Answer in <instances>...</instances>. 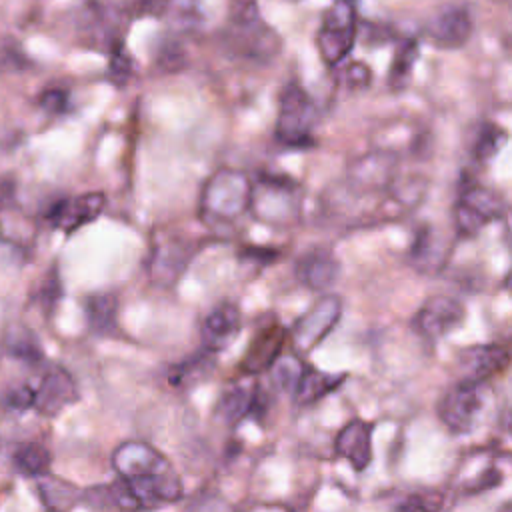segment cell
<instances>
[{
    "label": "cell",
    "mask_w": 512,
    "mask_h": 512,
    "mask_svg": "<svg viewBox=\"0 0 512 512\" xmlns=\"http://www.w3.org/2000/svg\"><path fill=\"white\" fill-rule=\"evenodd\" d=\"M510 354L500 344H478L470 346L458 356L462 380L488 382V378L500 374L508 366Z\"/></svg>",
    "instance_id": "2e32d148"
},
{
    "label": "cell",
    "mask_w": 512,
    "mask_h": 512,
    "mask_svg": "<svg viewBox=\"0 0 512 512\" xmlns=\"http://www.w3.org/2000/svg\"><path fill=\"white\" fill-rule=\"evenodd\" d=\"M84 316L92 334L110 336L116 330L118 298L112 292H92L84 298Z\"/></svg>",
    "instance_id": "603a6c76"
},
{
    "label": "cell",
    "mask_w": 512,
    "mask_h": 512,
    "mask_svg": "<svg viewBox=\"0 0 512 512\" xmlns=\"http://www.w3.org/2000/svg\"><path fill=\"white\" fill-rule=\"evenodd\" d=\"M170 8H172L174 20H178V22L194 24V20L198 18V12H196L198 0H172Z\"/></svg>",
    "instance_id": "8d00e7d4"
},
{
    "label": "cell",
    "mask_w": 512,
    "mask_h": 512,
    "mask_svg": "<svg viewBox=\"0 0 512 512\" xmlns=\"http://www.w3.org/2000/svg\"><path fill=\"white\" fill-rule=\"evenodd\" d=\"M490 388L486 382L458 380L446 390L438 404L442 424L454 434L474 432L490 408Z\"/></svg>",
    "instance_id": "7a4b0ae2"
},
{
    "label": "cell",
    "mask_w": 512,
    "mask_h": 512,
    "mask_svg": "<svg viewBox=\"0 0 512 512\" xmlns=\"http://www.w3.org/2000/svg\"><path fill=\"white\" fill-rule=\"evenodd\" d=\"M286 340L288 330L280 322L270 320L268 324L260 326L246 346V352L240 360V372L248 376H258L270 370L272 364L280 358Z\"/></svg>",
    "instance_id": "9c48e42d"
},
{
    "label": "cell",
    "mask_w": 512,
    "mask_h": 512,
    "mask_svg": "<svg viewBox=\"0 0 512 512\" xmlns=\"http://www.w3.org/2000/svg\"><path fill=\"white\" fill-rule=\"evenodd\" d=\"M338 260L324 248H314L296 260L294 274L298 282L310 290H326L338 278Z\"/></svg>",
    "instance_id": "d6986e66"
},
{
    "label": "cell",
    "mask_w": 512,
    "mask_h": 512,
    "mask_svg": "<svg viewBox=\"0 0 512 512\" xmlns=\"http://www.w3.org/2000/svg\"><path fill=\"white\" fill-rule=\"evenodd\" d=\"M36 492L46 512H70L82 498V492L76 484L52 476L50 472L36 478Z\"/></svg>",
    "instance_id": "7402d4cb"
},
{
    "label": "cell",
    "mask_w": 512,
    "mask_h": 512,
    "mask_svg": "<svg viewBox=\"0 0 512 512\" xmlns=\"http://www.w3.org/2000/svg\"><path fill=\"white\" fill-rule=\"evenodd\" d=\"M356 0H332L322 16L316 46L328 66H338L356 40Z\"/></svg>",
    "instance_id": "277c9868"
},
{
    "label": "cell",
    "mask_w": 512,
    "mask_h": 512,
    "mask_svg": "<svg viewBox=\"0 0 512 512\" xmlns=\"http://www.w3.org/2000/svg\"><path fill=\"white\" fill-rule=\"evenodd\" d=\"M508 134L496 126V124H484L478 132V138L474 142V156L478 162H488L494 154H498L502 150V146L506 144Z\"/></svg>",
    "instance_id": "f1b7e54d"
},
{
    "label": "cell",
    "mask_w": 512,
    "mask_h": 512,
    "mask_svg": "<svg viewBox=\"0 0 512 512\" xmlns=\"http://www.w3.org/2000/svg\"><path fill=\"white\" fill-rule=\"evenodd\" d=\"M316 106L308 92L296 84L288 82L278 98L276 116V140L288 148H310L314 146L312 126L316 122Z\"/></svg>",
    "instance_id": "3957f363"
},
{
    "label": "cell",
    "mask_w": 512,
    "mask_h": 512,
    "mask_svg": "<svg viewBox=\"0 0 512 512\" xmlns=\"http://www.w3.org/2000/svg\"><path fill=\"white\" fill-rule=\"evenodd\" d=\"M242 256L250 258V260H258L260 264H270L276 256H278V250L274 248H266V246H246L242 250Z\"/></svg>",
    "instance_id": "f35d334b"
},
{
    "label": "cell",
    "mask_w": 512,
    "mask_h": 512,
    "mask_svg": "<svg viewBox=\"0 0 512 512\" xmlns=\"http://www.w3.org/2000/svg\"><path fill=\"white\" fill-rule=\"evenodd\" d=\"M132 70H134V64H132V58L130 54H126L122 42H116L110 50V62H108V78L114 86L122 88L126 86V82L130 80L132 76Z\"/></svg>",
    "instance_id": "4dcf8cb0"
},
{
    "label": "cell",
    "mask_w": 512,
    "mask_h": 512,
    "mask_svg": "<svg viewBox=\"0 0 512 512\" xmlns=\"http://www.w3.org/2000/svg\"><path fill=\"white\" fill-rule=\"evenodd\" d=\"M224 504V500H220V498H206L204 502H198V506H196V510L194 512H214L218 506H222Z\"/></svg>",
    "instance_id": "ab89813d"
},
{
    "label": "cell",
    "mask_w": 512,
    "mask_h": 512,
    "mask_svg": "<svg viewBox=\"0 0 512 512\" xmlns=\"http://www.w3.org/2000/svg\"><path fill=\"white\" fill-rule=\"evenodd\" d=\"M110 462L120 478H136L172 468L162 452L140 440H126L118 444Z\"/></svg>",
    "instance_id": "7c38bea8"
},
{
    "label": "cell",
    "mask_w": 512,
    "mask_h": 512,
    "mask_svg": "<svg viewBox=\"0 0 512 512\" xmlns=\"http://www.w3.org/2000/svg\"><path fill=\"white\" fill-rule=\"evenodd\" d=\"M464 320V306L452 296H430L414 314L412 328L426 342H438Z\"/></svg>",
    "instance_id": "52a82bcc"
},
{
    "label": "cell",
    "mask_w": 512,
    "mask_h": 512,
    "mask_svg": "<svg viewBox=\"0 0 512 512\" xmlns=\"http://www.w3.org/2000/svg\"><path fill=\"white\" fill-rule=\"evenodd\" d=\"M506 210L504 198L484 186L468 184L454 206V224L460 236H474L488 222L500 218Z\"/></svg>",
    "instance_id": "5b68a950"
},
{
    "label": "cell",
    "mask_w": 512,
    "mask_h": 512,
    "mask_svg": "<svg viewBox=\"0 0 512 512\" xmlns=\"http://www.w3.org/2000/svg\"><path fill=\"white\" fill-rule=\"evenodd\" d=\"M410 260L416 270L424 274H436L446 262V250L438 242L430 226H422L410 246Z\"/></svg>",
    "instance_id": "cb8c5ba5"
},
{
    "label": "cell",
    "mask_w": 512,
    "mask_h": 512,
    "mask_svg": "<svg viewBox=\"0 0 512 512\" xmlns=\"http://www.w3.org/2000/svg\"><path fill=\"white\" fill-rule=\"evenodd\" d=\"M12 466L24 478H40L50 472L52 456L40 442H20L12 450Z\"/></svg>",
    "instance_id": "d4e9b609"
},
{
    "label": "cell",
    "mask_w": 512,
    "mask_h": 512,
    "mask_svg": "<svg viewBox=\"0 0 512 512\" xmlns=\"http://www.w3.org/2000/svg\"><path fill=\"white\" fill-rule=\"evenodd\" d=\"M334 450L338 456L346 458L356 472L366 470L372 460V424L362 418L346 422L334 438Z\"/></svg>",
    "instance_id": "e0dca14e"
},
{
    "label": "cell",
    "mask_w": 512,
    "mask_h": 512,
    "mask_svg": "<svg viewBox=\"0 0 512 512\" xmlns=\"http://www.w3.org/2000/svg\"><path fill=\"white\" fill-rule=\"evenodd\" d=\"M104 206H106V196L102 192H84L80 196L56 200L48 208L46 220L54 228L66 234H72L78 228L94 222L102 214Z\"/></svg>",
    "instance_id": "30bf717a"
},
{
    "label": "cell",
    "mask_w": 512,
    "mask_h": 512,
    "mask_svg": "<svg viewBox=\"0 0 512 512\" xmlns=\"http://www.w3.org/2000/svg\"><path fill=\"white\" fill-rule=\"evenodd\" d=\"M38 104L48 114H62L68 108V92L64 88H46L38 96Z\"/></svg>",
    "instance_id": "d590c367"
},
{
    "label": "cell",
    "mask_w": 512,
    "mask_h": 512,
    "mask_svg": "<svg viewBox=\"0 0 512 512\" xmlns=\"http://www.w3.org/2000/svg\"><path fill=\"white\" fill-rule=\"evenodd\" d=\"M158 66L162 70L174 72L184 66V52L176 40H164L158 48Z\"/></svg>",
    "instance_id": "e575fe53"
},
{
    "label": "cell",
    "mask_w": 512,
    "mask_h": 512,
    "mask_svg": "<svg viewBox=\"0 0 512 512\" xmlns=\"http://www.w3.org/2000/svg\"><path fill=\"white\" fill-rule=\"evenodd\" d=\"M258 0H230L228 2V22L230 26H248L260 22Z\"/></svg>",
    "instance_id": "1f68e13d"
},
{
    "label": "cell",
    "mask_w": 512,
    "mask_h": 512,
    "mask_svg": "<svg viewBox=\"0 0 512 512\" xmlns=\"http://www.w3.org/2000/svg\"><path fill=\"white\" fill-rule=\"evenodd\" d=\"M442 508L444 494L438 490L412 492L398 504V512H440Z\"/></svg>",
    "instance_id": "f546056e"
},
{
    "label": "cell",
    "mask_w": 512,
    "mask_h": 512,
    "mask_svg": "<svg viewBox=\"0 0 512 512\" xmlns=\"http://www.w3.org/2000/svg\"><path fill=\"white\" fill-rule=\"evenodd\" d=\"M266 390L262 386H244L236 384L220 396L216 404V416L224 424H236L242 418H260L268 408Z\"/></svg>",
    "instance_id": "9a60e30c"
},
{
    "label": "cell",
    "mask_w": 512,
    "mask_h": 512,
    "mask_svg": "<svg viewBox=\"0 0 512 512\" xmlns=\"http://www.w3.org/2000/svg\"><path fill=\"white\" fill-rule=\"evenodd\" d=\"M416 58H418V42L414 38H404L398 44V48L394 52V58H392V64H390V70H388L390 88L400 90L408 82Z\"/></svg>",
    "instance_id": "83f0119b"
},
{
    "label": "cell",
    "mask_w": 512,
    "mask_h": 512,
    "mask_svg": "<svg viewBox=\"0 0 512 512\" xmlns=\"http://www.w3.org/2000/svg\"><path fill=\"white\" fill-rule=\"evenodd\" d=\"M396 156L392 152H372L362 156L350 168V184L358 190H378L388 186L396 172Z\"/></svg>",
    "instance_id": "ffe728a7"
},
{
    "label": "cell",
    "mask_w": 512,
    "mask_h": 512,
    "mask_svg": "<svg viewBox=\"0 0 512 512\" xmlns=\"http://www.w3.org/2000/svg\"><path fill=\"white\" fill-rule=\"evenodd\" d=\"M226 46L250 60H270L280 50V38L262 20L248 26H228Z\"/></svg>",
    "instance_id": "4fadbf2b"
},
{
    "label": "cell",
    "mask_w": 512,
    "mask_h": 512,
    "mask_svg": "<svg viewBox=\"0 0 512 512\" xmlns=\"http://www.w3.org/2000/svg\"><path fill=\"white\" fill-rule=\"evenodd\" d=\"M500 512H510V502H506V504L500 508Z\"/></svg>",
    "instance_id": "b9f144b4"
},
{
    "label": "cell",
    "mask_w": 512,
    "mask_h": 512,
    "mask_svg": "<svg viewBox=\"0 0 512 512\" xmlns=\"http://www.w3.org/2000/svg\"><path fill=\"white\" fill-rule=\"evenodd\" d=\"M76 400H78V386L72 374L58 364L46 366L38 384L34 386L32 408L46 418H54Z\"/></svg>",
    "instance_id": "ba28073f"
},
{
    "label": "cell",
    "mask_w": 512,
    "mask_h": 512,
    "mask_svg": "<svg viewBox=\"0 0 512 512\" xmlns=\"http://www.w3.org/2000/svg\"><path fill=\"white\" fill-rule=\"evenodd\" d=\"M240 328H242V318H240L238 306L232 302L216 304L202 320L200 336H202L204 350L212 354L226 350L240 334Z\"/></svg>",
    "instance_id": "5bb4252c"
},
{
    "label": "cell",
    "mask_w": 512,
    "mask_h": 512,
    "mask_svg": "<svg viewBox=\"0 0 512 512\" xmlns=\"http://www.w3.org/2000/svg\"><path fill=\"white\" fill-rule=\"evenodd\" d=\"M212 366H214V354L208 350H202L182 360L180 364H174L168 372V382L174 388H190L200 380H204L210 374Z\"/></svg>",
    "instance_id": "484cf974"
},
{
    "label": "cell",
    "mask_w": 512,
    "mask_h": 512,
    "mask_svg": "<svg viewBox=\"0 0 512 512\" xmlns=\"http://www.w3.org/2000/svg\"><path fill=\"white\" fill-rule=\"evenodd\" d=\"M342 302L334 294L322 296L304 316H300L288 332V340L298 354L314 350L338 324Z\"/></svg>",
    "instance_id": "8992f818"
},
{
    "label": "cell",
    "mask_w": 512,
    "mask_h": 512,
    "mask_svg": "<svg viewBox=\"0 0 512 512\" xmlns=\"http://www.w3.org/2000/svg\"><path fill=\"white\" fill-rule=\"evenodd\" d=\"M34 406V386L20 382L4 392V408L10 412H26Z\"/></svg>",
    "instance_id": "d6a6232c"
},
{
    "label": "cell",
    "mask_w": 512,
    "mask_h": 512,
    "mask_svg": "<svg viewBox=\"0 0 512 512\" xmlns=\"http://www.w3.org/2000/svg\"><path fill=\"white\" fill-rule=\"evenodd\" d=\"M370 70L362 64V62H354L348 70H346V78H348V84L352 88H366L370 84Z\"/></svg>",
    "instance_id": "74e56055"
},
{
    "label": "cell",
    "mask_w": 512,
    "mask_h": 512,
    "mask_svg": "<svg viewBox=\"0 0 512 512\" xmlns=\"http://www.w3.org/2000/svg\"><path fill=\"white\" fill-rule=\"evenodd\" d=\"M60 278H58V272L56 270H50L48 274H46V278L42 280V286H40V290H38V294H36V298H38V302H40V306H42V310L46 312V314H50L52 310H54V306L58 304V300H60Z\"/></svg>",
    "instance_id": "836d02e7"
},
{
    "label": "cell",
    "mask_w": 512,
    "mask_h": 512,
    "mask_svg": "<svg viewBox=\"0 0 512 512\" xmlns=\"http://www.w3.org/2000/svg\"><path fill=\"white\" fill-rule=\"evenodd\" d=\"M254 184L250 178L232 168L214 172L200 196V216L206 224H232L238 220L252 202Z\"/></svg>",
    "instance_id": "6da1fadb"
},
{
    "label": "cell",
    "mask_w": 512,
    "mask_h": 512,
    "mask_svg": "<svg viewBox=\"0 0 512 512\" xmlns=\"http://www.w3.org/2000/svg\"><path fill=\"white\" fill-rule=\"evenodd\" d=\"M474 30L470 10L462 4H448L440 8L428 22V38L442 50L462 48Z\"/></svg>",
    "instance_id": "8fae6325"
},
{
    "label": "cell",
    "mask_w": 512,
    "mask_h": 512,
    "mask_svg": "<svg viewBox=\"0 0 512 512\" xmlns=\"http://www.w3.org/2000/svg\"><path fill=\"white\" fill-rule=\"evenodd\" d=\"M246 512H290L284 506H276V504H256L252 508H248Z\"/></svg>",
    "instance_id": "60d3db41"
},
{
    "label": "cell",
    "mask_w": 512,
    "mask_h": 512,
    "mask_svg": "<svg viewBox=\"0 0 512 512\" xmlns=\"http://www.w3.org/2000/svg\"><path fill=\"white\" fill-rule=\"evenodd\" d=\"M494 2H506V0H494Z\"/></svg>",
    "instance_id": "7bdbcfd3"
},
{
    "label": "cell",
    "mask_w": 512,
    "mask_h": 512,
    "mask_svg": "<svg viewBox=\"0 0 512 512\" xmlns=\"http://www.w3.org/2000/svg\"><path fill=\"white\" fill-rule=\"evenodd\" d=\"M190 246L180 240H160L150 256L148 274L154 284L172 286L190 262Z\"/></svg>",
    "instance_id": "ac0fdd59"
},
{
    "label": "cell",
    "mask_w": 512,
    "mask_h": 512,
    "mask_svg": "<svg viewBox=\"0 0 512 512\" xmlns=\"http://www.w3.org/2000/svg\"><path fill=\"white\" fill-rule=\"evenodd\" d=\"M346 374H328L314 366L302 364L300 374L294 384V400L298 406H312L318 400L326 398L330 392H334L342 382Z\"/></svg>",
    "instance_id": "44dd1931"
},
{
    "label": "cell",
    "mask_w": 512,
    "mask_h": 512,
    "mask_svg": "<svg viewBox=\"0 0 512 512\" xmlns=\"http://www.w3.org/2000/svg\"><path fill=\"white\" fill-rule=\"evenodd\" d=\"M4 344H6V352L12 358H16L28 366L42 364V358H44L42 346L38 344L36 336L30 334L26 328H10Z\"/></svg>",
    "instance_id": "4316f807"
}]
</instances>
